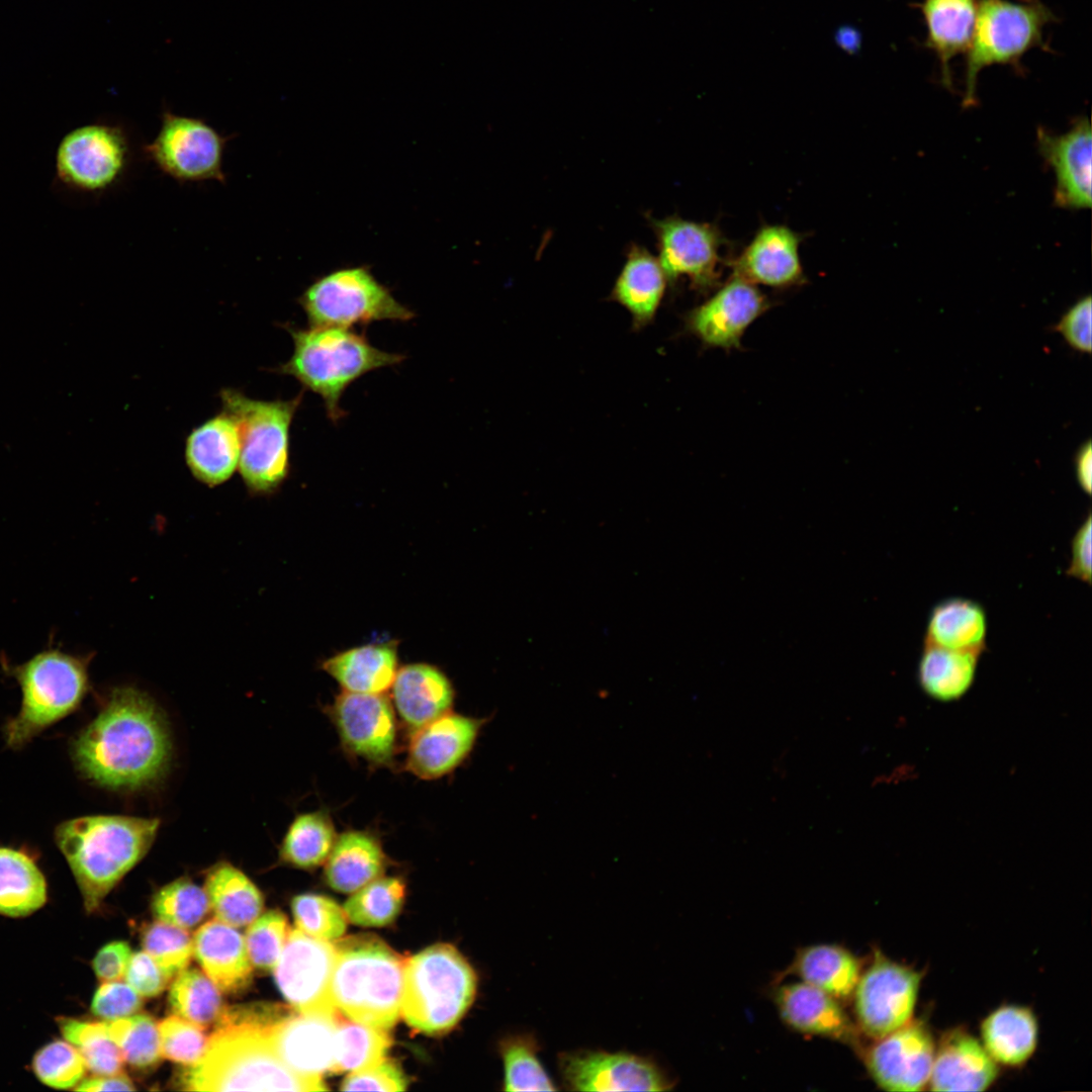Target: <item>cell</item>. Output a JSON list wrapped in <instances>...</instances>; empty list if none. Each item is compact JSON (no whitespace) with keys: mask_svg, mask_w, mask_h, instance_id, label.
<instances>
[{"mask_svg":"<svg viewBox=\"0 0 1092 1092\" xmlns=\"http://www.w3.org/2000/svg\"><path fill=\"white\" fill-rule=\"evenodd\" d=\"M403 960L379 939L357 936L336 944L331 999L349 1019L388 1029L401 1010Z\"/></svg>","mask_w":1092,"mask_h":1092,"instance_id":"8992f818","label":"cell"},{"mask_svg":"<svg viewBox=\"0 0 1092 1092\" xmlns=\"http://www.w3.org/2000/svg\"><path fill=\"white\" fill-rule=\"evenodd\" d=\"M406 1087L405 1078L393 1063L383 1060L382 1062L352 1072L342 1083V1091H403Z\"/></svg>","mask_w":1092,"mask_h":1092,"instance_id":"db71d44e","label":"cell"},{"mask_svg":"<svg viewBox=\"0 0 1092 1092\" xmlns=\"http://www.w3.org/2000/svg\"><path fill=\"white\" fill-rule=\"evenodd\" d=\"M124 977L126 983L144 997L159 995L169 981L160 966L146 951L135 952L130 957Z\"/></svg>","mask_w":1092,"mask_h":1092,"instance_id":"9f6ffc18","label":"cell"},{"mask_svg":"<svg viewBox=\"0 0 1092 1092\" xmlns=\"http://www.w3.org/2000/svg\"><path fill=\"white\" fill-rule=\"evenodd\" d=\"M563 1081L575 1091H665L670 1082L650 1060L628 1053L580 1051L559 1056Z\"/></svg>","mask_w":1092,"mask_h":1092,"instance_id":"e0dca14e","label":"cell"},{"mask_svg":"<svg viewBox=\"0 0 1092 1092\" xmlns=\"http://www.w3.org/2000/svg\"><path fill=\"white\" fill-rule=\"evenodd\" d=\"M1056 20L1039 0H977V15L967 50L963 107L978 103L979 73L993 65H1008L1020 72V59L1029 50H1046L1043 28Z\"/></svg>","mask_w":1092,"mask_h":1092,"instance_id":"9c48e42d","label":"cell"},{"mask_svg":"<svg viewBox=\"0 0 1092 1092\" xmlns=\"http://www.w3.org/2000/svg\"><path fill=\"white\" fill-rule=\"evenodd\" d=\"M476 986L473 969L454 947L433 945L404 963L400 1012L420 1032L446 1031L465 1014Z\"/></svg>","mask_w":1092,"mask_h":1092,"instance_id":"ba28073f","label":"cell"},{"mask_svg":"<svg viewBox=\"0 0 1092 1092\" xmlns=\"http://www.w3.org/2000/svg\"><path fill=\"white\" fill-rule=\"evenodd\" d=\"M77 1091H132L134 1087L126 1075L118 1073L114 1075L98 1076L82 1080Z\"/></svg>","mask_w":1092,"mask_h":1092,"instance_id":"91938a15","label":"cell"},{"mask_svg":"<svg viewBox=\"0 0 1092 1092\" xmlns=\"http://www.w3.org/2000/svg\"><path fill=\"white\" fill-rule=\"evenodd\" d=\"M169 1003L177 1015L203 1027L222 1011L217 987L196 969H184L178 974L169 992Z\"/></svg>","mask_w":1092,"mask_h":1092,"instance_id":"7bdbcfd3","label":"cell"},{"mask_svg":"<svg viewBox=\"0 0 1092 1092\" xmlns=\"http://www.w3.org/2000/svg\"><path fill=\"white\" fill-rule=\"evenodd\" d=\"M337 839L334 824L324 811L297 815L290 823L279 848L282 862L298 869L324 863Z\"/></svg>","mask_w":1092,"mask_h":1092,"instance_id":"f35d334b","label":"cell"},{"mask_svg":"<svg viewBox=\"0 0 1092 1092\" xmlns=\"http://www.w3.org/2000/svg\"><path fill=\"white\" fill-rule=\"evenodd\" d=\"M161 1054L176 1063L193 1065L204 1055L208 1037L203 1026L179 1015L162 1020L159 1025Z\"/></svg>","mask_w":1092,"mask_h":1092,"instance_id":"816d5d0a","label":"cell"},{"mask_svg":"<svg viewBox=\"0 0 1092 1092\" xmlns=\"http://www.w3.org/2000/svg\"><path fill=\"white\" fill-rule=\"evenodd\" d=\"M107 1023L123 1061L136 1068H149L158 1063L161 1041L158 1025L152 1017L138 1014Z\"/></svg>","mask_w":1092,"mask_h":1092,"instance_id":"bcb514c9","label":"cell"},{"mask_svg":"<svg viewBox=\"0 0 1092 1092\" xmlns=\"http://www.w3.org/2000/svg\"><path fill=\"white\" fill-rule=\"evenodd\" d=\"M31 1068L35 1077L55 1089L75 1088L86 1072V1065L77 1049L66 1039H56L42 1045L33 1056Z\"/></svg>","mask_w":1092,"mask_h":1092,"instance_id":"7dc6e473","label":"cell"},{"mask_svg":"<svg viewBox=\"0 0 1092 1092\" xmlns=\"http://www.w3.org/2000/svg\"><path fill=\"white\" fill-rule=\"evenodd\" d=\"M193 952L221 991L236 992L250 983L252 963L246 939L234 926L218 919L204 923L194 935Z\"/></svg>","mask_w":1092,"mask_h":1092,"instance_id":"4316f807","label":"cell"},{"mask_svg":"<svg viewBox=\"0 0 1092 1092\" xmlns=\"http://www.w3.org/2000/svg\"><path fill=\"white\" fill-rule=\"evenodd\" d=\"M288 933L287 919L281 912L272 910L257 917L245 938L252 965L262 971L274 970Z\"/></svg>","mask_w":1092,"mask_h":1092,"instance_id":"f907efd6","label":"cell"},{"mask_svg":"<svg viewBox=\"0 0 1092 1092\" xmlns=\"http://www.w3.org/2000/svg\"><path fill=\"white\" fill-rule=\"evenodd\" d=\"M667 283L658 259L643 246L632 243L609 298L628 311L633 331H641L653 323Z\"/></svg>","mask_w":1092,"mask_h":1092,"instance_id":"484cf974","label":"cell"},{"mask_svg":"<svg viewBox=\"0 0 1092 1092\" xmlns=\"http://www.w3.org/2000/svg\"><path fill=\"white\" fill-rule=\"evenodd\" d=\"M335 961L336 944L290 930L274 968L276 985L299 1012L337 1011L330 991Z\"/></svg>","mask_w":1092,"mask_h":1092,"instance_id":"9a60e30c","label":"cell"},{"mask_svg":"<svg viewBox=\"0 0 1092 1092\" xmlns=\"http://www.w3.org/2000/svg\"><path fill=\"white\" fill-rule=\"evenodd\" d=\"M323 668L345 692L383 694L398 670L396 645L385 642L351 648L327 659Z\"/></svg>","mask_w":1092,"mask_h":1092,"instance_id":"4dcf8cb0","label":"cell"},{"mask_svg":"<svg viewBox=\"0 0 1092 1092\" xmlns=\"http://www.w3.org/2000/svg\"><path fill=\"white\" fill-rule=\"evenodd\" d=\"M997 1063L962 1028L947 1031L937 1048L928 1082L933 1091H984L997 1079Z\"/></svg>","mask_w":1092,"mask_h":1092,"instance_id":"cb8c5ba5","label":"cell"},{"mask_svg":"<svg viewBox=\"0 0 1092 1092\" xmlns=\"http://www.w3.org/2000/svg\"><path fill=\"white\" fill-rule=\"evenodd\" d=\"M987 617L981 605L967 599H948L930 612L924 644L957 650L985 649Z\"/></svg>","mask_w":1092,"mask_h":1092,"instance_id":"d590c367","label":"cell"},{"mask_svg":"<svg viewBox=\"0 0 1092 1092\" xmlns=\"http://www.w3.org/2000/svg\"><path fill=\"white\" fill-rule=\"evenodd\" d=\"M130 957V947L125 941H112L97 951L92 968L99 980L116 981L124 976Z\"/></svg>","mask_w":1092,"mask_h":1092,"instance_id":"6f0895ef","label":"cell"},{"mask_svg":"<svg viewBox=\"0 0 1092 1092\" xmlns=\"http://www.w3.org/2000/svg\"><path fill=\"white\" fill-rule=\"evenodd\" d=\"M229 140L202 118L165 109L159 131L143 150L157 169L177 182L224 183L223 155Z\"/></svg>","mask_w":1092,"mask_h":1092,"instance_id":"7c38bea8","label":"cell"},{"mask_svg":"<svg viewBox=\"0 0 1092 1092\" xmlns=\"http://www.w3.org/2000/svg\"><path fill=\"white\" fill-rule=\"evenodd\" d=\"M205 890L181 878L161 888L154 896V916L165 923L186 929L200 922L208 912Z\"/></svg>","mask_w":1092,"mask_h":1092,"instance_id":"f6af8a7d","label":"cell"},{"mask_svg":"<svg viewBox=\"0 0 1092 1092\" xmlns=\"http://www.w3.org/2000/svg\"><path fill=\"white\" fill-rule=\"evenodd\" d=\"M221 410L236 421L241 454L238 470L252 494L274 493L290 471V428L303 391L290 399L262 400L234 388L219 392Z\"/></svg>","mask_w":1092,"mask_h":1092,"instance_id":"52a82bcc","label":"cell"},{"mask_svg":"<svg viewBox=\"0 0 1092 1092\" xmlns=\"http://www.w3.org/2000/svg\"><path fill=\"white\" fill-rule=\"evenodd\" d=\"M927 35L924 47L934 52L940 83L952 90L950 62L969 48L977 15V0H923L919 5Z\"/></svg>","mask_w":1092,"mask_h":1092,"instance_id":"f546056e","label":"cell"},{"mask_svg":"<svg viewBox=\"0 0 1092 1092\" xmlns=\"http://www.w3.org/2000/svg\"><path fill=\"white\" fill-rule=\"evenodd\" d=\"M805 236L785 224H763L734 258L728 260L732 275L754 285L786 289L807 279L800 257Z\"/></svg>","mask_w":1092,"mask_h":1092,"instance_id":"7402d4cb","label":"cell"},{"mask_svg":"<svg viewBox=\"0 0 1092 1092\" xmlns=\"http://www.w3.org/2000/svg\"><path fill=\"white\" fill-rule=\"evenodd\" d=\"M205 892L217 919L234 927L252 923L263 909L259 889L229 861H219L208 871Z\"/></svg>","mask_w":1092,"mask_h":1092,"instance_id":"8d00e7d4","label":"cell"},{"mask_svg":"<svg viewBox=\"0 0 1092 1092\" xmlns=\"http://www.w3.org/2000/svg\"><path fill=\"white\" fill-rule=\"evenodd\" d=\"M795 970L803 982L835 999L851 996L860 977L856 958L845 948L831 944L803 949L796 960Z\"/></svg>","mask_w":1092,"mask_h":1092,"instance_id":"74e56055","label":"cell"},{"mask_svg":"<svg viewBox=\"0 0 1092 1092\" xmlns=\"http://www.w3.org/2000/svg\"><path fill=\"white\" fill-rule=\"evenodd\" d=\"M57 1023L64 1039L77 1049L93 1074L107 1076L121 1072L123 1058L110 1036L107 1022L62 1016L57 1018Z\"/></svg>","mask_w":1092,"mask_h":1092,"instance_id":"ab89813d","label":"cell"},{"mask_svg":"<svg viewBox=\"0 0 1092 1092\" xmlns=\"http://www.w3.org/2000/svg\"><path fill=\"white\" fill-rule=\"evenodd\" d=\"M538 1045L530 1035H516L502 1042L506 1091H555L538 1057Z\"/></svg>","mask_w":1092,"mask_h":1092,"instance_id":"ee69618b","label":"cell"},{"mask_svg":"<svg viewBox=\"0 0 1092 1092\" xmlns=\"http://www.w3.org/2000/svg\"><path fill=\"white\" fill-rule=\"evenodd\" d=\"M339 1012L284 1015L266 1029L273 1053L296 1073L318 1077L336 1073Z\"/></svg>","mask_w":1092,"mask_h":1092,"instance_id":"ffe728a7","label":"cell"},{"mask_svg":"<svg viewBox=\"0 0 1092 1092\" xmlns=\"http://www.w3.org/2000/svg\"><path fill=\"white\" fill-rule=\"evenodd\" d=\"M481 725V720L448 712L418 728L408 743L406 768L426 780L449 774L467 757Z\"/></svg>","mask_w":1092,"mask_h":1092,"instance_id":"603a6c76","label":"cell"},{"mask_svg":"<svg viewBox=\"0 0 1092 1092\" xmlns=\"http://www.w3.org/2000/svg\"><path fill=\"white\" fill-rule=\"evenodd\" d=\"M391 1045L386 1029L344 1019L337 1020L336 1073L358 1071L383 1060Z\"/></svg>","mask_w":1092,"mask_h":1092,"instance_id":"60d3db41","label":"cell"},{"mask_svg":"<svg viewBox=\"0 0 1092 1092\" xmlns=\"http://www.w3.org/2000/svg\"><path fill=\"white\" fill-rule=\"evenodd\" d=\"M298 303L310 327L351 329L415 317L367 266L341 268L318 277L301 293Z\"/></svg>","mask_w":1092,"mask_h":1092,"instance_id":"8fae6325","label":"cell"},{"mask_svg":"<svg viewBox=\"0 0 1092 1092\" xmlns=\"http://www.w3.org/2000/svg\"><path fill=\"white\" fill-rule=\"evenodd\" d=\"M293 340V352L277 372L295 378L324 401L333 423L347 412L341 407L345 390L368 372L398 364L402 354L389 353L370 344L365 334L337 327L286 326Z\"/></svg>","mask_w":1092,"mask_h":1092,"instance_id":"277c9868","label":"cell"},{"mask_svg":"<svg viewBox=\"0 0 1092 1092\" xmlns=\"http://www.w3.org/2000/svg\"><path fill=\"white\" fill-rule=\"evenodd\" d=\"M346 901L345 915L360 926L379 927L391 923L404 900V885L397 878H377Z\"/></svg>","mask_w":1092,"mask_h":1092,"instance_id":"b9f144b4","label":"cell"},{"mask_svg":"<svg viewBox=\"0 0 1092 1092\" xmlns=\"http://www.w3.org/2000/svg\"><path fill=\"white\" fill-rule=\"evenodd\" d=\"M47 899V881L34 858L22 849L0 846V914L25 917Z\"/></svg>","mask_w":1092,"mask_h":1092,"instance_id":"e575fe53","label":"cell"},{"mask_svg":"<svg viewBox=\"0 0 1092 1092\" xmlns=\"http://www.w3.org/2000/svg\"><path fill=\"white\" fill-rule=\"evenodd\" d=\"M770 306L756 285L731 275L708 299L688 312L685 324L704 345L730 350L740 347L744 332Z\"/></svg>","mask_w":1092,"mask_h":1092,"instance_id":"2e32d148","label":"cell"},{"mask_svg":"<svg viewBox=\"0 0 1092 1092\" xmlns=\"http://www.w3.org/2000/svg\"><path fill=\"white\" fill-rule=\"evenodd\" d=\"M330 713L348 752L373 764L391 761L396 747V721L386 697L344 692Z\"/></svg>","mask_w":1092,"mask_h":1092,"instance_id":"d6986e66","label":"cell"},{"mask_svg":"<svg viewBox=\"0 0 1092 1092\" xmlns=\"http://www.w3.org/2000/svg\"><path fill=\"white\" fill-rule=\"evenodd\" d=\"M1091 515L1075 533L1071 545V561L1066 573L1083 582H1091Z\"/></svg>","mask_w":1092,"mask_h":1092,"instance_id":"680465c9","label":"cell"},{"mask_svg":"<svg viewBox=\"0 0 1092 1092\" xmlns=\"http://www.w3.org/2000/svg\"><path fill=\"white\" fill-rule=\"evenodd\" d=\"M142 943L169 979L186 969L193 954V940L189 934L183 928L162 921L144 929Z\"/></svg>","mask_w":1092,"mask_h":1092,"instance_id":"c3c4849f","label":"cell"},{"mask_svg":"<svg viewBox=\"0 0 1092 1092\" xmlns=\"http://www.w3.org/2000/svg\"><path fill=\"white\" fill-rule=\"evenodd\" d=\"M391 689L398 715L414 731L448 713L454 700L448 677L425 663L398 669Z\"/></svg>","mask_w":1092,"mask_h":1092,"instance_id":"83f0119b","label":"cell"},{"mask_svg":"<svg viewBox=\"0 0 1092 1092\" xmlns=\"http://www.w3.org/2000/svg\"><path fill=\"white\" fill-rule=\"evenodd\" d=\"M1037 1022L1033 1012L1023 1006L1002 1005L981 1024L982 1044L997 1063L1019 1067L1029 1060L1037 1044Z\"/></svg>","mask_w":1092,"mask_h":1092,"instance_id":"d6a6232c","label":"cell"},{"mask_svg":"<svg viewBox=\"0 0 1092 1092\" xmlns=\"http://www.w3.org/2000/svg\"><path fill=\"white\" fill-rule=\"evenodd\" d=\"M1036 145L1044 163L1055 174L1054 205L1064 209L1090 208L1092 134L1089 119L1078 117L1069 130L1060 134L1039 126Z\"/></svg>","mask_w":1092,"mask_h":1092,"instance_id":"44dd1931","label":"cell"},{"mask_svg":"<svg viewBox=\"0 0 1092 1092\" xmlns=\"http://www.w3.org/2000/svg\"><path fill=\"white\" fill-rule=\"evenodd\" d=\"M386 856L379 840L371 833L349 830L337 836L326 860L328 885L342 893H353L379 878Z\"/></svg>","mask_w":1092,"mask_h":1092,"instance_id":"1f68e13d","label":"cell"},{"mask_svg":"<svg viewBox=\"0 0 1092 1092\" xmlns=\"http://www.w3.org/2000/svg\"><path fill=\"white\" fill-rule=\"evenodd\" d=\"M159 828V818L124 815L82 816L56 827V844L73 873L87 912L96 910L147 854Z\"/></svg>","mask_w":1092,"mask_h":1092,"instance_id":"7a4b0ae2","label":"cell"},{"mask_svg":"<svg viewBox=\"0 0 1092 1092\" xmlns=\"http://www.w3.org/2000/svg\"><path fill=\"white\" fill-rule=\"evenodd\" d=\"M833 39L840 50L849 55H855L860 49V32L850 24L839 25L833 34Z\"/></svg>","mask_w":1092,"mask_h":1092,"instance_id":"6125c7cd","label":"cell"},{"mask_svg":"<svg viewBox=\"0 0 1092 1092\" xmlns=\"http://www.w3.org/2000/svg\"><path fill=\"white\" fill-rule=\"evenodd\" d=\"M92 656L50 646L20 664L2 660L4 671L21 691L19 712L3 729L9 747L21 748L80 707L90 689L88 668Z\"/></svg>","mask_w":1092,"mask_h":1092,"instance_id":"5b68a950","label":"cell"},{"mask_svg":"<svg viewBox=\"0 0 1092 1092\" xmlns=\"http://www.w3.org/2000/svg\"><path fill=\"white\" fill-rule=\"evenodd\" d=\"M935 1048L929 1028L922 1021L911 1020L876 1039L866 1055L867 1068L885 1090L920 1091L928 1085Z\"/></svg>","mask_w":1092,"mask_h":1092,"instance_id":"ac0fdd59","label":"cell"},{"mask_svg":"<svg viewBox=\"0 0 1092 1092\" xmlns=\"http://www.w3.org/2000/svg\"><path fill=\"white\" fill-rule=\"evenodd\" d=\"M130 160L129 139L120 124L82 123L58 142L52 188L64 199L101 196L121 182Z\"/></svg>","mask_w":1092,"mask_h":1092,"instance_id":"30bf717a","label":"cell"},{"mask_svg":"<svg viewBox=\"0 0 1092 1092\" xmlns=\"http://www.w3.org/2000/svg\"><path fill=\"white\" fill-rule=\"evenodd\" d=\"M981 653L924 644L917 670L920 688L940 702L962 698L975 680Z\"/></svg>","mask_w":1092,"mask_h":1092,"instance_id":"836d02e7","label":"cell"},{"mask_svg":"<svg viewBox=\"0 0 1092 1092\" xmlns=\"http://www.w3.org/2000/svg\"><path fill=\"white\" fill-rule=\"evenodd\" d=\"M777 1005L785 1022L799 1031L838 1040L853 1038L854 1027L836 999L810 984L782 986Z\"/></svg>","mask_w":1092,"mask_h":1092,"instance_id":"f1b7e54d","label":"cell"},{"mask_svg":"<svg viewBox=\"0 0 1092 1092\" xmlns=\"http://www.w3.org/2000/svg\"><path fill=\"white\" fill-rule=\"evenodd\" d=\"M291 908L297 928L312 937L330 940L345 932L344 909L329 897L301 894L293 898Z\"/></svg>","mask_w":1092,"mask_h":1092,"instance_id":"681fc988","label":"cell"},{"mask_svg":"<svg viewBox=\"0 0 1092 1092\" xmlns=\"http://www.w3.org/2000/svg\"><path fill=\"white\" fill-rule=\"evenodd\" d=\"M270 1026V1025H268ZM268 1026L218 1020L202 1058L182 1075L186 1090L324 1091L318 1077L294 1072L271 1050Z\"/></svg>","mask_w":1092,"mask_h":1092,"instance_id":"3957f363","label":"cell"},{"mask_svg":"<svg viewBox=\"0 0 1092 1092\" xmlns=\"http://www.w3.org/2000/svg\"><path fill=\"white\" fill-rule=\"evenodd\" d=\"M1075 469L1079 485L1087 494H1090L1092 485V450L1089 440L1080 447L1076 454Z\"/></svg>","mask_w":1092,"mask_h":1092,"instance_id":"94428289","label":"cell"},{"mask_svg":"<svg viewBox=\"0 0 1092 1092\" xmlns=\"http://www.w3.org/2000/svg\"><path fill=\"white\" fill-rule=\"evenodd\" d=\"M647 218L656 239L657 259L668 283L687 278L696 290L715 287L727 263L722 250L728 241L720 228L678 215Z\"/></svg>","mask_w":1092,"mask_h":1092,"instance_id":"4fadbf2b","label":"cell"},{"mask_svg":"<svg viewBox=\"0 0 1092 1092\" xmlns=\"http://www.w3.org/2000/svg\"><path fill=\"white\" fill-rule=\"evenodd\" d=\"M922 974L876 952L860 974L854 995L858 1027L869 1037L881 1038L912 1020Z\"/></svg>","mask_w":1092,"mask_h":1092,"instance_id":"5bb4252c","label":"cell"},{"mask_svg":"<svg viewBox=\"0 0 1092 1092\" xmlns=\"http://www.w3.org/2000/svg\"><path fill=\"white\" fill-rule=\"evenodd\" d=\"M1091 296L1087 295L1067 310L1054 330L1060 333L1066 342L1080 352H1091L1092 306Z\"/></svg>","mask_w":1092,"mask_h":1092,"instance_id":"11a10c76","label":"cell"},{"mask_svg":"<svg viewBox=\"0 0 1092 1092\" xmlns=\"http://www.w3.org/2000/svg\"><path fill=\"white\" fill-rule=\"evenodd\" d=\"M241 439L235 419L225 411L192 429L185 441V461L192 475L208 485H219L238 469Z\"/></svg>","mask_w":1092,"mask_h":1092,"instance_id":"d4e9b609","label":"cell"},{"mask_svg":"<svg viewBox=\"0 0 1092 1092\" xmlns=\"http://www.w3.org/2000/svg\"><path fill=\"white\" fill-rule=\"evenodd\" d=\"M142 1006L140 994L128 984L114 981L102 983L91 1001V1011L109 1021L127 1017Z\"/></svg>","mask_w":1092,"mask_h":1092,"instance_id":"f5cc1de1","label":"cell"},{"mask_svg":"<svg viewBox=\"0 0 1092 1092\" xmlns=\"http://www.w3.org/2000/svg\"><path fill=\"white\" fill-rule=\"evenodd\" d=\"M72 758L88 781L116 791H135L159 782L172 754L161 710L133 687L114 688L97 716L74 738Z\"/></svg>","mask_w":1092,"mask_h":1092,"instance_id":"6da1fadb","label":"cell"}]
</instances>
